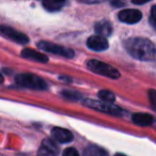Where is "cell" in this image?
<instances>
[{
	"instance_id": "obj_13",
	"label": "cell",
	"mask_w": 156,
	"mask_h": 156,
	"mask_svg": "<svg viewBox=\"0 0 156 156\" xmlns=\"http://www.w3.org/2000/svg\"><path fill=\"white\" fill-rule=\"evenodd\" d=\"M132 121L139 126H150L153 123V117L149 113L138 112L132 115Z\"/></svg>"
},
{
	"instance_id": "obj_11",
	"label": "cell",
	"mask_w": 156,
	"mask_h": 156,
	"mask_svg": "<svg viewBox=\"0 0 156 156\" xmlns=\"http://www.w3.org/2000/svg\"><path fill=\"white\" fill-rule=\"evenodd\" d=\"M22 57L23 58H26V59H29V60L37 61V62H41V63L48 62L47 56H45V55L40 51H35L34 49H31V48H25V49H23Z\"/></svg>"
},
{
	"instance_id": "obj_20",
	"label": "cell",
	"mask_w": 156,
	"mask_h": 156,
	"mask_svg": "<svg viewBox=\"0 0 156 156\" xmlns=\"http://www.w3.org/2000/svg\"><path fill=\"white\" fill-rule=\"evenodd\" d=\"M150 20H151L152 24L156 26V5H154L151 9V18Z\"/></svg>"
},
{
	"instance_id": "obj_21",
	"label": "cell",
	"mask_w": 156,
	"mask_h": 156,
	"mask_svg": "<svg viewBox=\"0 0 156 156\" xmlns=\"http://www.w3.org/2000/svg\"><path fill=\"white\" fill-rule=\"evenodd\" d=\"M111 5H115V7H123L125 3H124V2H120V1H113Z\"/></svg>"
},
{
	"instance_id": "obj_2",
	"label": "cell",
	"mask_w": 156,
	"mask_h": 156,
	"mask_svg": "<svg viewBox=\"0 0 156 156\" xmlns=\"http://www.w3.org/2000/svg\"><path fill=\"white\" fill-rule=\"evenodd\" d=\"M15 81L17 85L24 88H29L32 90H46L47 83L39 76L31 73L20 74L15 77Z\"/></svg>"
},
{
	"instance_id": "obj_17",
	"label": "cell",
	"mask_w": 156,
	"mask_h": 156,
	"mask_svg": "<svg viewBox=\"0 0 156 156\" xmlns=\"http://www.w3.org/2000/svg\"><path fill=\"white\" fill-rule=\"evenodd\" d=\"M61 95H62L63 98H67V100H71V101H77L81 98L80 94L78 93V92L71 91V90H63V91L61 92Z\"/></svg>"
},
{
	"instance_id": "obj_18",
	"label": "cell",
	"mask_w": 156,
	"mask_h": 156,
	"mask_svg": "<svg viewBox=\"0 0 156 156\" xmlns=\"http://www.w3.org/2000/svg\"><path fill=\"white\" fill-rule=\"evenodd\" d=\"M149 100H150V103H151L152 108L156 110V90H150Z\"/></svg>"
},
{
	"instance_id": "obj_10",
	"label": "cell",
	"mask_w": 156,
	"mask_h": 156,
	"mask_svg": "<svg viewBox=\"0 0 156 156\" xmlns=\"http://www.w3.org/2000/svg\"><path fill=\"white\" fill-rule=\"evenodd\" d=\"M51 136L60 143H69L73 140V135L69 130L61 127H55L51 130Z\"/></svg>"
},
{
	"instance_id": "obj_15",
	"label": "cell",
	"mask_w": 156,
	"mask_h": 156,
	"mask_svg": "<svg viewBox=\"0 0 156 156\" xmlns=\"http://www.w3.org/2000/svg\"><path fill=\"white\" fill-rule=\"evenodd\" d=\"M64 1H56V0H46V1H43V7L45 8L47 11L49 12H56L59 11L61 8L64 5Z\"/></svg>"
},
{
	"instance_id": "obj_19",
	"label": "cell",
	"mask_w": 156,
	"mask_h": 156,
	"mask_svg": "<svg viewBox=\"0 0 156 156\" xmlns=\"http://www.w3.org/2000/svg\"><path fill=\"white\" fill-rule=\"evenodd\" d=\"M62 156H79L77 150L74 149V147H67L63 151Z\"/></svg>"
},
{
	"instance_id": "obj_7",
	"label": "cell",
	"mask_w": 156,
	"mask_h": 156,
	"mask_svg": "<svg viewBox=\"0 0 156 156\" xmlns=\"http://www.w3.org/2000/svg\"><path fill=\"white\" fill-rule=\"evenodd\" d=\"M119 20L122 23H125V24H136L142 17V14L139 10L135 9H126L122 10L121 12L118 15Z\"/></svg>"
},
{
	"instance_id": "obj_22",
	"label": "cell",
	"mask_w": 156,
	"mask_h": 156,
	"mask_svg": "<svg viewBox=\"0 0 156 156\" xmlns=\"http://www.w3.org/2000/svg\"><path fill=\"white\" fill-rule=\"evenodd\" d=\"M59 79H60V80L69 81V83H71V81H72V79H71V78L66 77V76H60V77H59Z\"/></svg>"
},
{
	"instance_id": "obj_16",
	"label": "cell",
	"mask_w": 156,
	"mask_h": 156,
	"mask_svg": "<svg viewBox=\"0 0 156 156\" xmlns=\"http://www.w3.org/2000/svg\"><path fill=\"white\" fill-rule=\"evenodd\" d=\"M98 98H100L103 102L111 103V104H113L115 101V94L111 91H109V90H101V91L98 92Z\"/></svg>"
},
{
	"instance_id": "obj_9",
	"label": "cell",
	"mask_w": 156,
	"mask_h": 156,
	"mask_svg": "<svg viewBox=\"0 0 156 156\" xmlns=\"http://www.w3.org/2000/svg\"><path fill=\"white\" fill-rule=\"evenodd\" d=\"M57 154H58V147L56 143L50 139H45L42 142L37 156H57Z\"/></svg>"
},
{
	"instance_id": "obj_4",
	"label": "cell",
	"mask_w": 156,
	"mask_h": 156,
	"mask_svg": "<svg viewBox=\"0 0 156 156\" xmlns=\"http://www.w3.org/2000/svg\"><path fill=\"white\" fill-rule=\"evenodd\" d=\"M87 66L91 72H94L98 75L106 76V77L111 78V79H117V78L120 77V72L118 69H115V67L107 64V63L95 60V59L88 61Z\"/></svg>"
},
{
	"instance_id": "obj_14",
	"label": "cell",
	"mask_w": 156,
	"mask_h": 156,
	"mask_svg": "<svg viewBox=\"0 0 156 156\" xmlns=\"http://www.w3.org/2000/svg\"><path fill=\"white\" fill-rule=\"evenodd\" d=\"M83 156H108L107 152L98 145H90L83 152Z\"/></svg>"
},
{
	"instance_id": "obj_3",
	"label": "cell",
	"mask_w": 156,
	"mask_h": 156,
	"mask_svg": "<svg viewBox=\"0 0 156 156\" xmlns=\"http://www.w3.org/2000/svg\"><path fill=\"white\" fill-rule=\"evenodd\" d=\"M83 105L91 109H94V110L101 111V112H104V113H108V115H117V117L123 115L124 113L123 109H121L119 106H117L115 104H111V103L103 102V101H94L88 98V100L83 101Z\"/></svg>"
},
{
	"instance_id": "obj_23",
	"label": "cell",
	"mask_w": 156,
	"mask_h": 156,
	"mask_svg": "<svg viewBox=\"0 0 156 156\" xmlns=\"http://www.w3.org/2000/svg\"><path fill=\"white\" fill-rule=\"evenodd\" d=\"M115 156H126L125 154H122V153H117Z\"/></svg>"
},
{
	"instance_id": "obj_8",
	"label": "cell",
	"mask_w": 156,
	"mask_h": 156,
	"mask_svg": "<svg viewBox=\"0 0 156 156\" xmlns=\"http://www.w3.org/2000/svg\"><path fill=\"white\" fill-rule=\"evenodd\" d=\"M87 45L90 49L94 50V51H104L108 48L109 44L106 37H102V35H92L88 39Z\"/></svg>"
},
{
	"instance_id": "obj_6",
	"label": "cell",
	"mask_w": 156,
	"mask_h": 156,
	"mask_svg": "<svg viewBox=\"0 0 156 156\" xmlns=\"http://www.w3.org/2000/svg\"><path fill=\"white\" fill-rule=\"evenodd\" d=\"M1 33H2L3 37H8L11 41H14L16 43L20 44H27L29 42V37L26 34L20 32V31L15 30V29L11 28V27L8 26H2L1 27Z\"/></svg>"
},
{
	"instance_id": "obj_1",
	"label": "cell",
	"mask_w": 156,
	"mask_h": 156,
	"mask_svg": "<svg viewBox=\"0 0 156 156\" xmlns=\"http://www.w3.org/2000/svg\"><path fill=\"white\" fill-rule=\"evenodd\" d=\"M128 54L141 61H150L155 57V47L152 42L143 37H132L125 42Z\"/></svg>"
},
{
	"instance_id": "obj_12",
	"label": "cell",
	"mask_w": 156,
	"mask_h": 156,
	"mask_svg": "<svg viewBox=\"0 0 156 156\" xmlns=\"http://www.w3.org/2000/svg\"><path fill=\"white\" fill-rule=\"evenodd\" d=\"M95 31L98 35H102V37H110L111 33H112V25L111 23H109L108 20H100L95 24Z\"/></svg>"
},
{
	"instance_id": "obj_5",
	"label": "cell",
	"mask_w": 156,
	"mask_h": 156,
	"mask_svg": "<svg viewBox=\"0 0 156 156\" xmlns=\"http://www.w3.org/2000/svg\"><path fill=\"white\" fill-rule=\"evenodd\" d=\"M37 47L42 49L43 51H47L54 55H59V56L65 57V58H73L75 55L71 48L63 47V46L57 45V44L50 43V42L41 41L37 43Z\"/></svg>"
}]
</instances>
